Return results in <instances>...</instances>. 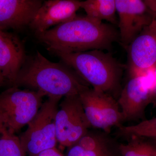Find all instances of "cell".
Masks as SVG:
<instances>
[{
	"instance_id": "obj_15",
	"label": "cell",
	"mask_w": 156,
	"mask_h": 156,
	"mask_svg": "<svg viewBox=\"0 0 156 156\" xmlns=\"http://www.w3.org/2000/svg\"><path fill=\"white\" fill-rule=\"evenodd\" d=\"M81 9H84L87 17L112 24H116L115 0H86L80 1Z\"/></svg>"
},
{
	"instance_id": "obj_4",
	"label": "cell",
	"mask_w": 156,
	"mask_h": 156,
	"mask_svg": "<svg viewBox=\"0 0 156 156\" xmlns=\"http://www.w3.org/2000/svg\"><path fill=\"white\" fill-rule=\"evenodd\" d=\"M46 96L40 91L11 87L0 94V124L16 134L33 119Z\"/></svg>"
},
{
	"instance_id": "obj_3",
	"label": "cell",
	"mask_w": 156,
	"mask_h": 156,
	"mask_svg": "<svg viewBox=\"0 0 156 156\" xmlns=\"http://www.w3.org/2000/svg\"><path fill=\"white\" fill-rule=\"evenodd\" d=\"M54 54L92 89L115 98L118 93L119 95L122 66L111 54L97 50Z\"/></svg>"
},
{
	"instance_id": "obj_8",
	"label": "cell",
	"mask_w": 156,
	"mask_h": 156,
	"mask_svg": "<svg viewBox=\"0 0 156 156\" xmlns=\"http://www.w3.org/2000/svg\"><path fill=\"white\" fill-rule=\"evenodd\" d=\"M129 76H147L156 67V20L143 30L126 48Z\"/></svg>"
},
{
	"instance_id": "obj_9",
	"label": "cell",
	"mask_w": 156,
	"mask_h": 156,
	"mask_svg": "<svg viewBox=\"0 0 156 156\" xmlns=\"http://www.w3.org/2000/svg\"><path fill=\"white\" fill-rule=\"evenodd\" d=\"M148 76H129L121 90L118 101L125 121L142 118L146 108L152 101L154 86L148 81Z\"/></svg>"
},
{
	"instance_id": "obj_20",
	"label": "cell",
	"mask_w": 156,
	"mask_h": 156,
	"mask_svg": "<svg viewBox=\"0 0 156 156\" xmlns=\"http://www.w3.org/2000/svg\"><path fill=\"white\" fill-rule=\"evenodd\" d=\"M5 81H6L5 78L3 76L2 71L0 69V88L3 86Z\"/></svg>"
},
{
	"instance_id": "obj_12",
	"label": "cell",
	"mask_w": 156,
	"mask_h": 156,
	"mask_svg": "<svg viewBox=\"0 0 156 156\" xmlns=\"http://www.w3.org/2000/svg\"><path fill=\"white\" fill-rule=\"evenodd\" d=\"M26 58L24 44L19 37L0 28V69L11 85Z\"/></svg>"
},
{
	"instance_id": "obj_2",
	"label": "cell",
	"mask_w": 156,
	"mask_h": 156,
	"mask_svg": "<svg viewBox=\"0 0 156 156\" xmlns=\"http://www.w3.org/2000/svg\"><path fill=\"white\" fill-rule=\"evenodd\" d=\"M89 85L64 62L48 60L37 51L27 57L12 87L40 91L48 97L79 95Z\"/></svg>"
},
{
	"instance_id": "obj_19",
	"label": "cell",
	"mask_w": 156,
	"mask_h": 156,
	"mask_svg": "<svg viewBox=\"0 0 156 156\" xmlns=\"http://www.w3.org/2000/svg\"><path fill=\"white\" fill-rule=\"evenodd\" d=\"M38 156H63L56 148L42 152Z\"/></svg>"
},
{
	"instance_id": "obj_14",
	"label": "cell",
	"mask_w": 156,
	"mask_h": 156,
	"mask_svg": "<svg viewBox=\"0 0 156 156\" xmlns=\"http://www.w3.org/2000/svg\"><path fill=\"white\" fill-rule=\"evenodd\" d=\"M119 144L109 133L89 131L75 144L68 148L66 156H119Z\"/></svg>"
},
{
	"instance_id": "obj_5",
	"label": "cell",
	"mask_w": 156,
	"mask_h": 156,
	"mask_svg": "<svg viewBox=\"0 0 156 156\" xmlns=\"http://www.w3.org/2000/svg\"><path fill=\"white\" fill-rule=\"evenodd\" d=\"M62 97H48L19 137L24 151L31 156L56 147V117Z\"/></svg>"
},
{
	"instance_id": "obj_1",
	"label": "cell",
	"mask_w": 156,
	"mask_h": 156,
	"mask_svg": "<svg viewBox=\"0 0 156 156\" xmlns=\"http://www.w3.org/2000/svg\"><path fill=\"white\" fill-rule=\"evenodd\" d=\"M35 35L54 54L110 50L115 42L119 41V30L112 24L87 15H76L69 21Z\"/></svg>"
},
{
	"instance_id": "obj_6",
	"label": "cell",
	"mask_w": 156,
	"mask_h": 156,
	"mask_svg": "<svg viewBox=\"0 0 156 156\" xmlns=\"http://www.w3.org/2000/svg\"><path fill=\"white\" fill-rule=\"evenodd\" d=\"M58 143L63 147L74 145L92 128L79 95L65 97L59 104L56 117Z\"/></svg>"
},
{
	"instance_id": "obj_10",
	"label": "cell",
	"mask_w": 156,
	"mask_h": 156,
	"mask_svg": "<svg viewBox=\"0 0 156 156\" xmlns=\"http://www.w3.org/2000/svg\"><path fill=\"white\" fill-rule=\"evenodd\" d=\"M119 15V41L126 48L154 20L147 15L149 10L141 0H115Z\"/></svg>"
},
{
	"instance_id": "obj_18",
	"label": "cell",
	"mask_w": 156,
	"mask_h": 156,
	"mask_svg": "<svg viewBox=\"0 0 156 156\" xmlns=\"http://www.w3.org/2000/svg\"><path fill=\"white\" fill-rule=\"evenodd\" d=\"M19 137L0 124V156H25Z\"/></svg>"
},
{
	"instance_id": "obj_17",
	"label": "cell",
	"mask_w": 156,
	"mask_h": 156,
	"mask_svg": "<svg viewBox=\"0 0 156 156\" xmlns=\"http://www.w3.org/2000/svg\"><path fill=\"white\" fill-rule=\"evenodd\" d=\"M118 134L121 136L147 137L156 140V117L143 120L138 124L119 128Z\"/></svg>"
},
{
	"instance_id": "obj_16",
	"label": "cell",
	"mask_w": 156,
	"mask_h": 156,
	"mask_svg": "<svg viewBox=\"0 0 156 156\" xmlns=\"http://www.w3.org/2000/svg\"><path fill=\"white\" fill-rule=\"evenodd\" d=\"M121 156H156V147L142 140L141 137L132 136L119 147Z\"/></svg>"
},
{
	"instance_id": "obj_11",
	"label": "cell",
	"mask_w": 156,
	"mask_h": 156,
	"mask_svg": "<svg viewBox=\"0 0 156 156\" xmlns=\"http://www.w3.org/2000/svg\"><path fill=\"white\" fill-rule=\"evenodd\" d=\"M80 8L77 0H48L42 3L29 27L35 34L41 33L73 19Z\"/></svg>"
},
{
	"instance_id": "obj_7",
	"label": "cell",
	"mask_w": 156,
	"mask_h": 156,
	"mask_svg": "<svg viewBox=\"0 0 156 156\" xmlns=\"http://www.w3.org/2000/svg\"><path fill=\"white\" fill-rule=\"evenodd\" d=\"M79 96L92 128L109 133L113 127L122 126L125 122L122 113L113 96L90 88Z\"/></svg>"
},
{
	"instance_id": "obj_21",
	"label": "cell",
	"mask_w": 156,
	"mask_h": 156,
	"mask_svg": "<svg viewBox=\"0 0 156 156\" xmlns=\"http://www.w3.org/2000/svg\"><path fill=\"white\" fill-rule=\"evenodd\" d=\"M154 71V75L155 76V77L156 78V67Z\"/></svg>"
},
{
	"instance_id": "obj_13",
	"label": "cell",
	"mask_w": 156,
	"mask_h": 156,
	"mask_svg": "<svg viewBox=\"0 0 156 156\" xmlns=\"http://www.w3.org/2000/svg\"><path fill=\"white\" fill-rule=\"evenodd\" d=\"M43 2L41 0H0V28L20 30L29 26Z\"/></svg>"
}]
</instances>
